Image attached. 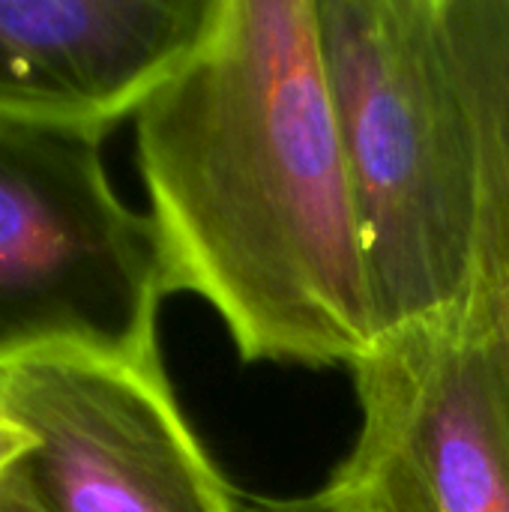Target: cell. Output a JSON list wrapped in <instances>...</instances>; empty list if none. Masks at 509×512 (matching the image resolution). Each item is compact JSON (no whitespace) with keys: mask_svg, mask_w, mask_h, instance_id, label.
<instances>
[{"mask_svg":"<svg viewBox=\"0 0 509 512\" xmlns=\"http://www.w3.org/2000/svg\"><path fill=\"white\" fill-rule=\"evenodd\" d=\"M135 141L168 288L246 363L351 369L375 345L315 0H222Z\"/></svg>","mask_w":509,"mask_h":512,"instance_id":"1","label":"cell"},{"mask_svg":"<svg viewBox=\"0 0 509 512\" xmlns=\"http://www.w3.org/2000/svg\"><path fill=\"white\" fill-rule=\"evenodd\" d=\"M378 336L474 294L480 153L444 0H315Z\"/></svg>","mask_w":509,"mask_h":512,"instance_id":"2","label":"cell"},{"mask_svg":"<svg viewBox=\"0 0 509 512\" xmlns=\"http://www.w3.org/2000/svg\"><path fill=\"white\" fill-rule=\"evenodd\" d=\"M99 144L0 117V369L48 354L162 360L159 234L117 198Z\"/></svg>","mask_w":509,"mask_h":512,"instance_id":"3","label":"cell"},{"mask_svg":"<svg viewBox=\"0 0 509 512\" xmlns=\"http://www.w3.org/2000/svg\"><path fill=\"white\" fill-rule=\"evenodd\" d=\"M360 432L324 492L357 512H509V387L474 294L351 366Z\"/></svg>","mask_w":509,"mask_h":512,"instance_id":"4","label":"cell"},{"mask_svg":"<svg viewBox=\"0 0 509 512\" xmlns=\"http://www.w3.org/2000/svg\"><path fill=\"white\" fill-rule=\"evenodd\" d=\"M0 402L36 441L12 471L36 512H243L162 360L33 357L0 369Z\"/></svg>","mask_w":509,"mask_h":512,"instance_id":"5","label":"cell"},{"mask_svg":"<svg viewBox=\"0 0 509 512\" xmlns=\"http://www.w3.org/2000/svg\"><path fill=\"white\" fill-rule=\"evenodd\" d=\"M222 0H0V117L105 138L192 57Z\"/></svg>","mask_w":509,"mask_h":512,"instance_id":"6","label":"cell"},{"mask_svg":"<svg viewBox=\"0 0 509 512\" xmlns=\"http://www.w3.org/2000/svg\"><path fill=\"white\" fill-rule=\"evenodd\" d=\"M444 18L480 153L474 300L509 387V0H444Z\"/></svg>","mask_w":509,"mask_h":512,"instance_id":"7","label":"cell"},{"mask_svg":"<svg viewBox=\"0 0 509 512\" xmlns=\"http://www.w3.org/2000/svg\"><path fill=\"white\" fill-rule=\"evenodd\" d=\"M33 435L24 429V423L0 402V483L24 462V456L33 450Z\"/></svg>","mask_w":509,"mask_h":512,"instance_id":"8","label":"cell"},{"mask_svg":"<svg viewBox=\"0 0 509 512\" xmlns=\"http://www.w3.org/2000/svg\"><path fill=\"white\" fill-rule=\"evenodd\" d=\"M240 510L243 512H357L351 510L348 504H342L339 498H333L330 492H315V495H306V498H285V501H276V498H246L240 501Z\"/></svg>","mask_w":509,"mask_h":512,"instance_id":"9","label":"cell"},{"mask_svg":"<svg viewBox=\"0 0 509 512\" xmlns=\"http://www.w3.org/2000/svg\"><path fill=\"white\" fill-rule=\"evenodd\" d=\"M0 512H36L27 501H24V495L15 489L12 474L0 483Z\"/></svg>","mask_w":509,"mask_h":512,"instance_id":"10","label":"cell"}]
</instances>
